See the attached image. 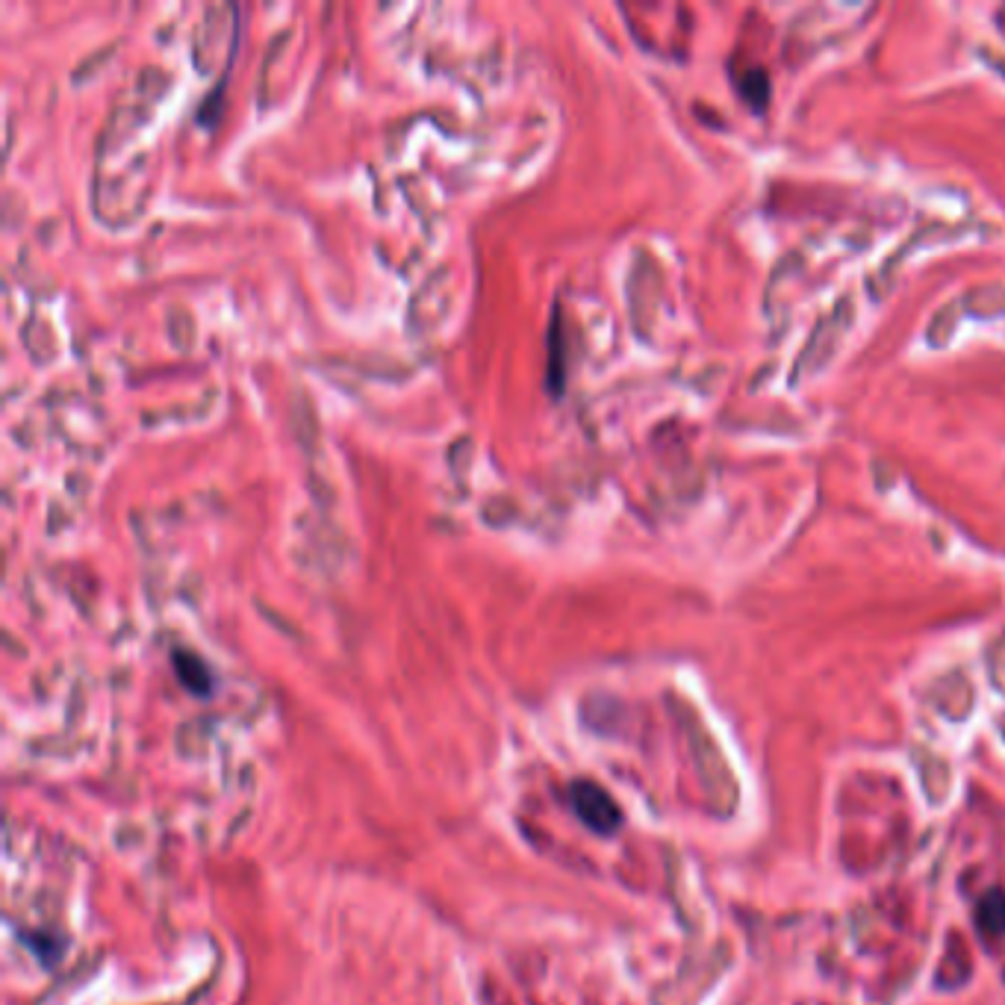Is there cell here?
I'll return each mask as SVG.
<instances>
[{
	"instance_id": "6da1fadb",
	"label": "cell",
	"mask_w": 1005,
	"mask_h": 1005,
	"mask_svg": "<svg viewBox=\"0 0 1005 1005\" xmlns=\"http://www.w3.org/2000/svg\"><path fill=\"white\" fill-rule=\"evenodd\" d=\"M570 805L572 811L579 814V820L593 829L596 834H613L622 826V814L619 805L613 803V796L608 791H601L599 784L593 782H572L570 784Z\"/></svg>"
},
{
	"instance_id": "7a4b0ae2",
	"label": "cell",
	"mask_w": 1005,
	"mask_h": 1005,
	"mask_svg": "<svg viewBox=\"0 0 1005 1005\" xmlns=\"http://www.w3.org/2000/svg\"><path fill=\"white\" fill-rule=\"evenodd\" d=\"M172 664H175V676L180 678V685L189 693H195V697H210L213 693V673L195 652L175 648L172 652Z\"/></svg>"
},
{
	"instance_id": "3957f363",
	"label": "cell",
	"mask_w": 1005,
	"mask_h": 1005,
	"mask_svg": "<svg viewBox=\"0 0 1005 1005\" xmlns=\"http://www.w3.org/2000/svg\"><path fill=\"white\" fill-rule=\"evenodd\" d=\"M977 926L985 938L1005 935V890H991L982 897L977 909Z\"/></svg>"
}]
</instances>
